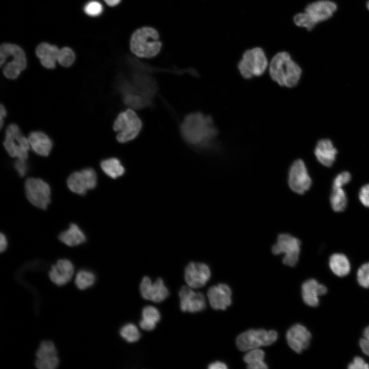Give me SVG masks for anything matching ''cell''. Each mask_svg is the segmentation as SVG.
Segmentation results:
<instances>
[{"label":"cell","mask_w":369,"mask_h":369,"mask_svg":"<svg viewBox=\"0 0 369 369\" xmlns=\"http://www.w3.org/2000/svg\"><path fill=\"white\" fill-rule=\"evenodd\" d=\"M180 131L187 142L199 147L210 145L217 134L212 118L198 112L186 117L181 125Z\"/></svg>","instance_id":"cell-1"},{"label":"cell","mask_w":369,"mask_h":369,"mask_svg":"<svg viewBox=\"0 0 369 369\" xmlns=\"http://www.w3.org/2000/svg\"><path fill=\"white\" fill-rule=\"evenodd\" d=\"M302 73L300 66L287 52L276 54L269 65L272 79L281 86L292 88L299 82Z\"/></svg>","instance_id":"cell-2"},{"label":"cell","mask_w":369,"mask_h":369,"mask_svg":"<svg viewBox=\"0 0 369 369\" xmlns=\"http://www.w3.org/2000/svg\"><path fill=\"white\" fill-rule=\"evenodd\" d=\"M130 49L138 57L151 58L159 52L161 43L158 32L152 27L136 30L130 40Z\"/></svg>","instance_id":"cell-3"},{"label":"cell","mask_w":369,"mask_h":369,"mask_svg":"<svg viewBox=\"0 0 369 369\" xmlns=\"http://www.w3.org/2000/svg\"><path fill=\"white\" fill-rule=\"evenodd\" d=\"M268 66L266 54L261 48L255 47L247 50L238 64L241 75L249 79L261 75Z\"/></svg>","instance_id":"cell-4"},{"label":"cell","mask_w":369,"mask_h":369,"mask_svg":"<svg viewBox=\"0 0 369 369\" xmlns=\"http://www.w3.org/2000/svg\"><path fill=\"white\" fill-rule=\"evenodd\" d=\"M141 127V120L131 109L121 112L113 125L114 130L117 132V140L121 143L134 139L138 135Z\"/></svg>","instance_id":"cell-5"},{"label":"cell","mask_w":369,"mask_h":369,"mask_svg":"<svg viewBox=\"0 0 369 369\" xmlns=\"http://www.w3.org/2000/svg\"><path fill=\"white\" fill-rule=\"evenodd\" d=\"M278 338L275 330L250 329L241 333L236 338V344L241 351H248L262 346L270 345Z\"/></svg>","instance_id":"cell-6"},{"label":"cell","mask_w":369,"mask_h":369,"mask_svg":"<svg viewBox=\"0 0 369 369\" xmlns=\"http://www.w3.org/2000/svg\"><path fill=\"white\" fill-rule=\"evenodd\" d=\"M301 242L296 237L288 233L280 234L272 248L276 255L283 254L282 262L289 266H295L299 261Z\"/></svg>","instance_id":"cell-7"},{"label":"cell","mask_w":369,"mask_h":369,"mask_svg":"<svg viewBox=\"0 0 369 369\" xmlns=\"http://www.w3.org/2000/svg\"><path fill=\"white\" fill-rule=\"evenodd\" d=\"M25 191L32 204L40 209H47L51 201V189L48 183L40 178H28L25 183Z\"/></svg>","instance_id":"cell-8"},{"label":"cell","mask_w":369,"mask_h":369,"mask_svg":"<svg viewBox=\"0 0 369 369\" xmlns=\"http://www.w3.org/2000/svg\"><path fill=\"white\" fill-rule=\"evenodd\" d=\"M288 185L295 193L303 194L312 185V179L304 161L297 159L291 165L288 173Z\"/></svg>","instance_id":"cell-9"},{"label":"cell","mask_w":369,"mask_h":369,"mask_svg":"<svg viewBox=\"0 0 369 369\" xmlns=\"http://www.w3.org/2000/svg\"><path fill=\"white\" fill-rule=\"evenodd\" d=\"M97 183V176L91 168L71 173L67 179L68 188L72 192L80 195L86 194L87 191L94 189Z\"/></svg>","instance_id":"cell-10"},{"label":"cell","mask_w":369,"mask_h":369,"mask_svg":"<svg viewBox=\"0 0 369 369\" xmlns=\"http://www.w3.org/2000/svg\"><path fill=\"white\" fill-rule=\"evenodd\" d=\"M329 292L327 286L314 278L307 279L301 286V295L304 304L310 308L319 306L321 298Z\"/></svg>","instance_id":"cell-11"},{"label":"cell","mask_w":369,"mask_h":369,"mask_svg":"<svg viewBox=\"0 0 369 369\" xmlns=\"http://www.w3.org/2000/svg\"><path fill=\"white\" fill-rule=\"evenodd\" d=\"M286 339L291 349L296 353L300 354L310 346L312 334L303 324L296 323L287 331Z\"/></svg>","instance_id":"cell-12"},{"label":"cell","mask_w":369,"mask_h":369,"mask_svg":"<svg viewBox=\"0 0 369 369\" xmlns=\"http://www.w3.org/2000/svg\"><path fill=\"white\" fill-rule=\"evenodd\" d=\"M211 275L210 268L204 263L192 262L185 269V281L188 285L192 289L204 286L209 280Z\"/></svg>","instance_id":"cell-13"},{"label":"cell","mask_w":369,"mask_h":369,"mask_svg":"<svg viewBox=\"0 0 369 369\" xmlns=\"http://www.w3.org/2000/svg\"><path fill=\"white\" fill-rule=\"evenodd\" d=\"M189 286H183L179 292L180 307L183 312L196 313L206 307L205 297L200 292H195Z\"/></svg>","instance_id":"cell-14"},{"label":"cell","mask_w":369,"mask_h":369,"mask_svg":"<svg viewBox=\"0 0 369 369\" xmlns=\"http://www.w3.org/2000/svg\"><path fill=\"white\" fill-rule=\"evenodd\" d=\"M140 292L145 299L159 303L169 296V291L163 280L158 278L154 282L148 277H144L140 284Z\"/></svg>","instance_id":"cell-15"},{"label":"cell","mask_w":369,"mask_h":369,"mask_svg":"<svg viewBox=\"0 0 369 369\" xmlns=\"http://www.w3.org/2000/svg\"><path fill=\"white\" fill-rule=\"evenodd\" d=\"M36 356L35 365L38 368L54 369L59 364L57 350L52 341H43L37 350Z\"/></svg>","instance_id":"cell-16"},{"label":"cell","mask_w":369,"mask_h":369,"mask_svg":"<svg viewBox=\"0 0 369 369\" xmlns=\"http://www.w3.org/2000/svg\"><path fill=\"white\" fill-rule=\"evenodd\" d=\"M207 297L211 307L215 310H225L232 303V290L225 283H219L210 288Z\"/></svg>","instance_id":"cell-17"},{"label":"cell","mask_w":369,"mask_h":369,"mask_svg":"<svg viewBox=\"0 0 369 369\" xmlns=\"http://www.w3.org/2000/svg\"><path fill=\"white\" fill-rule=\"evenodd\" d=\"M74 271V266L69 260L61 259L51 266L49 276L54 283L61 286L67 283L72 279Z\"/></svg>","instance_id":"cell-18"},{"label":"cell","mask_w":369,"mask_h":369,"mask_svg":"<svg viewBox=\"0 0 369 369\" xmlns=\"http://www.w3.org/2000/svg\"><path fill=\"white\" fill-rule=\"evenodd\" d=\"M337 9L334 2L327 0L316 1L309 4L306 12L317 24L331 17Z\"/></svg>","instance_id":"cell-19"},{"label":"cell","mask_w":369,"mask_h":369,"mask_svg":"<svg viewBox=\"0 0 369 369\" xmlns=\"http://www.w3.org/2000/svg\"><path fill=\"white\" fill-rule=\"evenodd\" d=\"M328 267L331 272L340 278L348 276L352 272V264L348 258L344 254H332L328 260Z\"/></svg>","instance_id":"cell-20"},{"label":"cell","mask_w":369,"mask_h":369,"mask_svg":"<svg viewBox=\"0 0 369 369\" xmlns=\"http://www.w3.org/2000/svg\"><path fill=\"white\" fill-rule=\"evenodd\" d=\"M314 153L317 159L321 164L330 167L336 160L337 151L330 140L324 139L318 142Z\"/></svg>","instance_id":"cell-21"},{"label":"cell","mask_w":369,"mask_h":369,"mask_svg":"<svg viewBox=\"0 0 369 369\" xmlns=\"http://www.w3.org/2000/svg\"><path fill=\"white\" fill-rule=\"evenodd\" d=\"M12 56V61L17 64L22 70L27 66V59L24 50L18 46L12 44L5 43L0 48V64L2 66L7 57Z\"/></svg>","instance_id":"cell-22"},{"label":"cell","mask_w":369,"mask_h":369,"mask_svg":"<svg viewBox=\"0 0 369 369\" xmlns=\"http://www.w3.org/2000/svg\"><path fill=\"white\" fill-rule=\"evenodd\" d=\"M59 49L55 45L42 43L38 45L35 53L42 65L47 69H53L57 60Z\"/></svg>","instance_id":"cell-23"},{"label":"cell","mask_w":369,"mask_h":369,"mask_svg":"<svg viewBox=\"0 0 369 369\" xmlns=\"http://www.w3.org/2000/svg\"><path fill=\"white\" fill-rule=\"evenodd\" d=\"M30 146L37 154L48 156L52 148V142L50 138L40 131L31 132L28 137Z\"/></svg>","instance_id":"cell-24"},{"label":"cell","mask_w":369,"mask_h":369,"mask_svg":"<svg viewBox=\"0 0 369 369\" xmlns=\"http://www.w3.org/2000/svg\"><path fill=\"white\" fill-rule=\"evenodd\" d=\"M61 242L70 247L77 246L85 242L86 236L79 226L71 223L69 228L63 231L58 236Z\"/></svg>","instance_id":"cell-25"},{"label":"cell","mask_w":369,"mask_h":369,"mask_svg":"<svg viewBox=\"0 0 369 369\" xmlns=\"http://www.w3.org/2000/svg\"><path fill=\"white\" fill-rule=\"evenodd\" d=\"M265 353L258 348L250 350L243 357V361L250 369H266L267 364L264 361Z\"/></svg>","instance_id":"cell-26"},{"label":"cell","mask_w":369,"mask_h":369,"mask_svg":"<svg viewBox=\"0 0 369 369\" xmlns=\"http://www.w3.org/2000/svg\"><path fill=\"white\" fill-rule=\"evenodd\" d=\"M100 167L104 172L113 179L116 178L125 172V169L120 161L116 158H111L102 160Z\"/></svg>","instance_id":"cell-27"},{"label":"cell","mask_w":369,"mask_h":369,"mask_svg":"<svg viewBox=\"0 0 369 369\" xmlns=\"http://www.w3.org/2000/svg\"><path fill=\"white\" fill-rule=\"evenodd\" d=\"M330 203L332 209L335 212H342L345 210L347 203V198L342 188H333L330 196Z\"/></svg>","instance_id":"cell-28"},{"label":"cell","mask_w":369,"mask_h":369,"mask_svg":"<svg viewBox=\"0 0 369 369\" xmlns=\"http://www.w3.org/2000/svg\"><path fill=\"white\" fill-rule=\"evenodd\" d=\"M95 277L91 272L80 270L76 275L75 284L79 290H85L91 286L95 282Z\"/></svg>","instance_id":"cell-29"},{"label":"cell","mask_w":369,"mask_h":369,"mask_svg":"<svg viewBox=\"0 0 369 369\" xmlns=\"http://www.w3.org/2000/svg\"><path fill=\"white\" fill-rule=\"evenodd\" d=\"M120 335L126 341L130 343L138 341L140 337L137 327L131 323H127L121 328Z\"/></svg>","instance_id":"cell-30"},{"label":"cell","mask_w":369,"mask_h":369,"mask_svg":"<svg viewBox=\"0 0 369 369\" xmlns=\"http://www.w3.org/2000/svg\"><path fill=\"white\" fill-rule=\"evenodd\" d=\"M356 279L361 288L369 289V261L363 263L357 268Z\"/></svg>","instance_id":"cell-31"},{"label":"cell","mask_w":369,"mask_h":369,"mask_svg":"<svg viewBox=\"0 0 369 369\" xmlns=\"http://www.w3.org/2000/svg\"><path fill=\"white\" fill-rule=\"evenodd\" d=\"M75 58L73 50L69 47H64L59 50L57 61L61 66L68 67L73 64Z\"/></svg>","instance_id":"cell-32"},{"label":"cell","mask_w":369,"mask_h":369,"mask_svg":"<svg viewBox=\"0 0 369 369\" xmlns=\"http://www.w3.org/2000/svg\"><path fill=\"white\" fill-rule=\"evenodd\" d=\"M293 20L297 26L305 28L308 30L313 29L316 25L306 12L296 14L294 17Z\"/></svg>","instance_id":"cell-33"},{"label":"cell","mask_w":369,"mask_h":369,"mask_svg":"<svg viewBox=\"0 0 369 369\" xmlns=\"http://www.w3.org/2000/svg\"><path fill=\"white\" fill-rule=\"evenodd\" d=\"M358 345L361 354L369 358V324L363 329L358 340Z\"/></svg>","instance_id":"cell-34"},{"label":"cell","mask_w":369,"mask_h":369,"mask_svg":"<svg viewBox=\"0 0 369 369\" xmlns=\"http://www.w3.org/2000/svg\"><path fill=\"white\" fill-rule=\"evenodd\" d=\"M142 319L157 323L160 319L159 311L154 306L148 305L144 307L142 311Z\"/></svg>","instance_id":"cell-35"},{"label":"cell","mask_w":369,"mask_h":369,"mask_svg":"<svg viewBox=\"0 0 369 369\" xmlns=\"http://www.w3.org/2000/svg\"><path fill=\"white\" fill-rule=\"evenodd\" d=\"M21 71L22 70L20 67L13 61L7 63L3 68L4 75L10 79L16 78L19 76Z\"/></svg>","instance_id":"cell-36"},{"label":"cell","mask_w":369,"mask_h":369,"mask_svg":"<svg viewBox=\"0 0 369 369\" xmlns=\"http://www.w3.org/2000/svg\"><path fill=\"white\" fill-rule=\"evenodd\" d=\"M102 11V5L96 1H90L84 7L85 13L90 16H97L101 14Z\"/></svg>","instance_id":"cell-37"},{"label":"cell","mask_w":369,"mask_h":369,"mask_svg":"<svg viewBox=\"0 0 369 369\" xmlns=\"http://www.w3.org/2000/svg\"><path fill=\"white\" fill-rule=\"evenodd\" d=\"M347 369H369V362L361 355L354 356L346 365Z\"/></svg>","instance_id":"cell-38"},{"label":"cell","mask_w":369,"mask_h":369,"mask_svg":"<svg viewBox=\"0 0 369 369\" xmlns=\"http://www.w3.org/2000/svg\"><path fill=\"white\" fill-rule=\"evenodd\" d=\"M351 175L348 172H342L335 177L333 182V188H342L351 181Z\"/></svg>","instance_id":"cell-39"},{"label":"cell","mask_w":369,"mask_h":369,"mask_svg":"<svg viewBox=\"0 0 369 369\" xmlns=\"http://www.w3.org/2000/svg\"><path fill=\"white\" fill-rule=\"evenodd\" d=\"M26 159L17 158L14 163V168L18 175L24 177L28 172V166Z\"/></svg>","instance_id":"cell-40"},{"label":"cell","mask_w":369,"mask_h":369,"mask_svg":"<svg viewBox=\"0 0 369 369\" xmlns=\"http://www.w3.org/2000/svg\"><path fill=\"white\" fill-rule=\"evenodd\" d=\"M359 199L361 203L369 208V184L364 185L360 189L358 194Z\"/></svg>","instance_id":"cell-41"},{"label":"cell","mask_w":369,"mask_h":369,"mask_svg":"<svg viewBox=\"0 0 369 369\" xmlns=\"http://www.w3.org/2000/svg\"><path fill=\"white\" fill-rule=\"evenodd\" d=\"M156 324L142 319L139 322V326L141 329L145 331H152L154 330Z\"/></svg>","instance_id":"cell-42"},{"label":"cell","mask_w":369,"mask_h":369,"mask_svg":"<svg viewBox=\"0 0 369 369\" xmlns=\"http://www.w3.org/2000/svg\"><path fill=\"white\" fill-rule=\"evenodd\" d=\"M208 368L209 369H227L228 367L224 362L216 361L209 364Z\"/></svg>","instance_id":"cell-43"},{"label":"cell","mask_w":369,"mask_h":369,"mask_svg":"<svg viewBox=\"0 0 369 369\" xmlns=\"http://www.w3.org/2000/svg\"><path fill=\"white\" fill-rule=\"evenodd\" d=\"M8 247V240L6 235L1 233L0 235V250L1 252H4Z\"/></svg>","instance_id":"cell-44"},{"label":"cell","mask_w":369,"mask_h":369,"mask_svg":"<svg viewBox=\"0 0 369 369\" xmlns=\"http://www.w3.org/2000/svg\"><path fill=\"white\" fill-rule=\"evenodd\" d=\"M1 127H3V119L6 116L7 113L5 108L2 105L1 106Z\"/></svg>","instance_id":"cell-45"},{"label":"cell","mask_w":369,"mask_h":369,"mask_svg":"<svg viewBox=\"0 0 369 369\" xmlns=\"http://www.w3.org/2000/svg\"><path fill=\"white\" fill-rule=\"evenodd\" d=\"M109 6L114 7L119 4L121 0H104Z\"/></svg>","instance_id":"cell-46"},{"label":"cell","mask_w":369,"mask_h":369,"mask_svg":"<svg viewBox=\"0 0 369 369\" xmlns=\"http://www.w3.org/2000/svg\"><path fill=\"white\" fill-rule=\"evenodd\" d=\"M366 6H367V9L369 10V0H368V1L367 3Z\"/></svg>","instance_id":"cell-47"}]
</instances>
